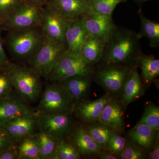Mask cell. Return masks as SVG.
I'll list each match as a JSON object with an SVG mask.
<instances>
[{
    "label": "cell",
    "instance_id": "6da1fadb",
    "mask_svg": "<svg viewBox=\"0 0 159 159\" xmlns=\"http://www.w3.org/2000/svg\"><path fill=\"white\" fill-rule=\"evenodd\" d=\"M141 39L134 31L116 26L105 43L103 55L99 62L138 66L142 53Z\"/></svg>",
    "mask_w": 159,
    "mask_h": 159
},
{
    "label": "cell",
    "instance_id": "7a4b0ae2",
    "mask_svg": "<svg viewBox=\"0 0 159 159\" xmlns=\"http://www.w3.org/2000/svg\"><path fill=\"white\" fill-rule=\"evenodd\" d=\"M47 39L41 27L9 31L6 38L7 47L15 58L29 61Z\"/></svg>",
    "mask_w": 159,
    "mask_h": 159
},
{
    "label": "cell",
    "instance_id": "3957f363",
    "mask_svg": "<svg viewBox=\"0 0 159 159\" xmlns=\"http://www.w3.org/2000/svg\"><path fill=\"white\" fill-rule=\"evenodd\" d=\"M134 67L121 64L99 62L95 66L93 80L106 93L121 98L124 85Z\"/></svg>",
    "mask_w": 159,
    "mask_h": 159
},
{
    "label": "cell",
    "instance_id": "277c9868",
    "mask_svg": "<svg viewBox=\"0 0 159 159\" xmlns=\"http://www.w3.org/2000/svg\"><path fill=\"white\" fill-rule=\"evenodd\" d=\"M13 87L24 102H32L39 97L42 90L41 77L30 67L12 64L6 70Z\"/></svg>",
    "mask_w": 159,
    "mask_h": 159
},
{
    "label": "cell",
    "instance_id": "5b68a950",
    "mask_svg": "<svg viewBox=\"0 0 159 159\" xmlns=\"http://www.w3.org/2000/svg\"><path fill=\"white\" fill-rule=\"evenodd\" d=\"M46 85L38 106V112L44 114H72L76 102L61 82Z\"/></svg>",
    "mask_w": 159,
    "mask_h": 159
},
{
    "label": "cell",
    "instance_id": "8992f818",
    "mask_svg": "<svg viewBox=\"0 0 159 159\" xmlns=\"http://www.w3.org/2000/svg\"><path fill=\"white\" fill-rule=\"evenodd\" d=\"M43 9L42 6L26 1L0 24V29L9 31L41 27Z\"/></svg>",
    "mask_w": 159,
    "mask_h": 159
},
{
    "label": "cell",
    "instance_id": "52a82bcc",
    "mask_svg": "<svg viewBox=\"0 0 159 159\" xmlns=\"http://www.w3.org/2000/svg\"><path fill=\"white\" fill-rule=\"evenodd\" d=\"M95 66L89 64L79 54L66 50L46 79L51 82H60L75 75L93 74Z\"/></svg>",
    "mask_w": 159,
    "mask_h": 159
},
{
    "label": "cell",
    "instance_id": "ba28073f",
    "mask_svg": "<svg viewBox=\"0 0 159 159\" xmlns=\"http://www.w3.org/2000/svg\"><path fill=\"white\" fill-rule=\"evenodd\" d=\"M67 49L65 42L47 38L40 48L28 61L29 67L37 72L41 77L46 79Z\"/></svg>",
    "mask_w": 159,
    "mask_h": 159
},
{
    "label": "cell",
    "instance_id": "9c48e42d",
    "mask_svg": "<svg viewBox=\"0 0 159 159\" xmlns=\"http://www.w3.org/2000/svg\"><path fill=\"white\" fill-rule=\"evenodd\" d=\"M38 113V127L55 136L58 140H68L75 127L72 114H44Z\"/></svg>",
    "mask_w": 159,
    "mask_h": 159
},
{
    "label": "cell",
    "instance_id": "30bf717a",
    "mask_svg": "<svg viewBox=\"0 0 159 159\" xmlns=\"http://www.w3.org/2000/svg\"><path fill=\"white\" fill-rule=\"evenodd\" d=\"M38 113L33 111L7 121L0 125L7 132L15 144L34 134L38 127Z\"/></svg>",
    "mask_w": 159,
    "mask_h": 159
},
{
    "label": "cell",
    "instance_id": "8fae6325",
    "mask_svg": "<svg viewBox=\"0 0 159 159\" xmlns=\"http://www.w3.org/2000/svg\"><path fill=\"white\" fill-rule=\"evenodd\" d=\"M83 17L89 34L105 44L116 26L114 24L112 15L101 14L89 8Z\"/></svg>",
    "mask_w": 159,
    "mask_h": 159
},
{
    "label": "cell",
    "instance_id": "7c38bea8",
    "mask_svg": "<svg viewBox=\"0 0 159 159\" xmlns=\"http://www.w3.org/2000/svg\"><path fill=\"white\" fill-rule=\"evenodd\" d=\"M69 21L54 9L44 6L41 27L47 38L65 42V34Z\"/></svg>",
    "mask_w": 159,
    "mask_h": 159
},
{
    "label": "cell",
    "instance_id": "4fadbf2b",
    "mask_svg": "<svg viewBox=\"0 0 159 159\" xmlns=\"http://www.w3.org/2000/svg\"><path fill=\"white\" fill-rule=\"evenodd\" d=\"M126 107L121 98L112 97L104 107L99 122L109 126L116 131L123 133L125 129Z\"/></svg>",
    "mask_w": 159,
    "mask_h": 159
},
{
    "label": "cell",
    "instance_id": "5bb4252c",
    "mask_svg": "<svg viewBox=\"0 0 159 159\" xmlns=\"http://www.w3.org/2000/svg\"><path fill=\"white\" fill-rule=\"evenodd\" d=\"M111 97L106 93L96 100H80L76 102L74 112L78 119L86 124L98 122L104 107Z\"/></svg>",
    "mask_w": 159,
    "mask_h": 159
},
{
    "label": "cell",
    "instance_id": "9a60e30c",
    "mask_svg": "<svg viewBox=\"0 0 159 159\" xmlns=\"http://www.w3.org/2000/svg\"><path fill=\"white\" fill-rule=\"evenodd\" d=\"M68 139L81 157H96L102 150L89 134L84 126L74 128Z\"/></svg>",
    "mask_w": 159,
    "mask_h": 159
},
{
    "label": "cell",
    "instance_id": "2e32d148",
    "mask_svg": "<svg viewBox=\"0 0 159 159\" xmlns=\"http://www.w3.org/2000/svg\"><path fill=\"white\" fill-rule=\"evenodd\" d=\"M89 34L83 16L70 20L65 34L67 50L79 54L81 46Z\"/></svg>",
    "mask_w": 159,
    "mask_h": 159
},
{
    "label": "cell",
    "instance_id": "e0dca14e",
    "mask_svg": "<svg viewBox=\"0 0 159 159\" xmlns=\"http://www.w3.org/2000/svg\"><path fill=\"white\" fill-rule=\"evenodd\" d=\"M45 6L54 9L69 20L83 16L89 9L86 0H47Z\"/></svg>",
    "mask_w": 159,
    "mask_h": 159
},
{
    "label": "cell",
    "instance_id": "ac0fdd59",
    "mask_svg": "<svg viewBox=\"0 0 159 159\" xmlns=\"http://www.w3.org/2000/svg\"><path fill=\"white\" fill-rule=\"evenodd\" d=\"M93 81V74H88L72 76L60 82L65 86L76 103L87 99Z\"/></svg>",
    "mask_w": 159,
    "mask_h": 159
},
{
    "label": "cell",
    "instance_id": "d6986e66",
    "mask_svg": "<svg viewBox=\"0 0 159 159\" xmlns=\"http://www.w3.org/2000/svg\"><path fill=\"white\" fill-rule=\"evenodd\" d=\"M32 111L22 99L11 96L0 99V125Z\"/></svg>",
    "mask_w": 159,
    "mask_h": 159
},
{
    "label": "cell",
    "instance_id": "ffe728a7",
    "mask_svg": "<svg viewBox=\"0 0 159 159\" xmlns=\"http://www.w3.org/2000/svg\"><path fill=\"white\" fill-rule=\"evenodd\" d=\"M129 140L148 152L159 138V131L144 123H138L127 133Z\"/></svg>",
    "mask_w": 159,
    "mask_h": 159
},
{
    "label": "cell",
    "instance_id": "44dd1931",
    "mask_svg": "<svg viewBox=\"0 0 159 159\" xmlns=\"http://www.w3.org/2000/svg\"><path fill=\"white\" fill-rule=\"evenodd\" d=\"M138 67L134 68L132 72L125 83L121 99L126 107L140 99L146 89L138 71Z\"/></svg>",
    "mask_w": 159,
    "mask_h": 159
},
{
    "label": "cell",
    "instance_id": "7402d4cb",
    "mask_svg": "<svg viewBox=\"0 0 159 159\" xmlns=\"http://www.w3.org/2000/svg\"><path fill=\"white\" fill-rule=\"evenodd\" d=\"M104 47V43L89 34L81 46L79 54L89 64L95 66L102 58Z\"/></svg>",
    "mask_w": 159,
    "mask_h": 159
},
{
    "label": "cell",
    "instance_id": "603a6c76",
    "mask_svg": "<svg viewBox=\"0 0 159 159\" xmlns=\"http://www.w3.org/2000/svg\"><path fill=\"white\" fill-rule=\"evenodd\" d=\"M141 69V76L142 82L147 89L151 85L159 75V60L156 59L152 55L141 54L138 65Z\"/></svg>",
    "mask_w": 159,
    "mask_h": 159
},
{
    "label": "cell",
    "instance_id": "cb8c5ba5",
    "mask_svg": "<svg viewBox=\"0 0 159 159\" xmlns=\"http://www.w3.org/2000/svg\"><path fill=\"white\" fill-rule=\"evenodd\" d=\"M141 21V30L138 33L140 37H146L149 41L151 48H157L159 47V24L154 21L145 17L142 9L137 11Z\"/></svg>",
    "mask_w": 159,
    "mask_h": 159
},
{
    "label": "cell",
    "instance_id": "d4e9b609",
    "mask_svg": "<svg viewBox=\"0 0 159 159\" xmlns=\"http://www.w3.org/2000/svg\"><path fill=\"white\" fill-rule=\"evenodd\" d=\"M41 159H54L59 140L53 134L43 130L35 134Z\"/></svg>",
    "mask_w": 159,
    "mask_h": 159
},
{
    "label": "cell",
    "instance_id": "484cf974",
    "mask_svg": "<svg viewBox=\"0 0 159 159\" xmlns=\"http://www.w3.org/2000/svg\"><path fill=\"white\" fill-rule=\"evenodd\" d=\"M86 125L84 126L89 134L101 150H107L110 138L114 130L99 121Z\"/></svg>",
    "mask_w": 159,
    "mask_h": 159
},
{
    "label": "cell",
    "instance_id": "4316f807",
    "mask_svg": "<svg viewBox=\"0 0 159 159\" xmlns=\"http://www.w3.org/2000/svg\"><path fill=\"white\" fill-rule=\"evenodd\" d=\"M17 146L19 159H41L35 134L22 139Z\"/></svg>",
    "mask_w": 159,
    "mask_h": 159
},
{
    "label": "cell",
    "instance_id": "83f0119b",
    "mask_svg": "<svg viewBox=\"0 0 159 159\" xmlns=\"http://www.w3.org/2000/svg\"><path fill=\"white\" fill-rule=\"evenodd\" d=\"M138 123L147 124L157 131H159V107L152 102L145 104L144 113Z\"/></svg>",
    "mask_w": 159,
    "mask_h": 159
},
{
    "label": "cell",
    "instance_id": "f1b7e54d",
    "mask_svg": "<svg viewBox=\"0 0 159 159\" xmlns=\"http://www.w3.org/2000/svg\"><path fill=\"white\" fill-rule=\"evenodd\" d=\"M90 9L101 14L112 15L116 6L127 0H86Z\"/></svg>",
    "mask_w": 159,
    "mask_h": 159
},
{
    "label": "cell",
    "instance_id": "f546056e",
    "mask_svg": "<svg viewBox=\"0 0 159 159\" xmlns=\"http://www.w3.org/2000/svg\"><path fill=\"white\" fill-rule=\"evenodd\" d=\"M147 154L145 149L128 139L125 147L119 155V159H147Z\"/></svg>",
    "mask_w": 159,
    "mask_h": 159
},
{
    "label": "cell",
    "instance_id": "4dcf8cb0",
    "mask_svg": "<svg viewBox=\"0 0 159 159\" xmlns=\"http://www.w3.org/2000/svg\"><path fill=\"white\" fill-rule=\"evenodd\" d=\"M81 157L71 143L66 140H60L54 159H79Z\"/></svg>",
    "mask_w": 159,
    "mask_h": 159
},
{
    "label": "cell",
    "instance_id": "1f68e13d",
    "mask_svg": "<svg viewBox=\"0 0 159 159\" xmlns=\"http://www.w3.org/2000/svg\"><path fill=\"white\" fill-rule=\"evenodd\" d=\"M128 139L122 133L114 130L109 141L107 150L119 157V155L125 147Z\"/></svg>",
    "mask_w": 159,
    "mask_h": 159
},
{
    "label": "cell",
    "instance_id": "d6a6232c",
    "mask_svg": "<svg viewBox=\"0 0 159 159\" xmlns=\"http://www.w3.org/2000/svg\"><path fill=\"white\" fill-rule=\"evenodd\" d=\"M28 0H0V24L18 6Z\"/></svg>",
    "mask_w": 159,
    "mask_h": 159
},
{
    "label": "cell",
    "instance_id": "836d02e7",
    "mask_svg": "<svg viewBox=\"0 0 159 159\" xmlns=\"http://www.w3.org/2000/svg\"><path fill=\"white\" fill-rule=\"evenodd\" d=\"M13 86L7 71L0 72V99L10 96Z\"/></svg>",
    "mask_w": 159,
    "mask_h": 159
},
{
    "label": "cell",
    "instance_id": "e575fe53",
    "mask_svg": "<svg viewBox=\"0 0 159 159\" xmlns=\"http://www.w3.org/2000/svg\"><path fill=\"white\" fill-rule=\"evenodd\" d=\"M14 144H16L13 142L9 134L0 126V152Z\"/></svg>",
    "mask_w": 159,
    "mask_h": 159
},
{
    "label": "cell",
    "instance_id": "d590c367",
    "mask_svg": "<svg viewBox=\"0 0 159 159\" xmlns=\"http://www.w3.org/2000/svg\"><path fill=\"white\" fill-rule=\"evenodd\" d=\"M0 159H19L17 145L14 144L0 152Z\"/></svg>",
    "mask_w": 159,
    "mask_h": 159
},
{
    "label": "cell",
    "instance_id": "8d00e7d4",
    "mask_svg": "<svg viewBox=\"0 0 159 159\" xmlns=\"http://www.w3.org/2000/svg\"><path fill=\"white\" fill-rule=\"evenodd\" d=\"M147 159H159V139H156L150 149L147 152Z\"/></svg>",
    "mask_w": 159,
    "mask_h": 159
},
{
    "label": "cell",
    "instance_id": "74e56055",
    "mask_svg": "<svg viewBox=\"0 0 159 159\" xmlns=\"http://www.w3.org/2000/svg\"><path fill=\"white\" fill-rule=\"evenodd\" d=\"M1 29H0V63L8 68V67L11 63L6 56V53L3 48V40L1 34Z\"/></svg>",
    "mask_w": 159,
    "mask_h": 159
},
{
    "label": "cell",
    "instance_id": "f35d334b",
    "mask_svg": "<svg viewBox=\"0 0 159 159\" xmlns=\"http://www.w3.org/2000/svg\"><path fill=\"white\" fill-rule=\"evenodd\" d=\"M98 158L101 159H118L119 157L107 150H101L97 156Z\"/></svg>",
    "mask_w": 159,
    "mask_h": 159
},
{
    "label": "cell",
    "instance_id": "ab89813d",
    "mask_svg": "<svg viewBox=\"0 0 159 159\" xmlns=\"http://www.w3.org/2000/svg\"><path fill=\"white\" fill-rule=\"evenodd\" d=\"M30 2L36 4L40 6L44 7L47 3V0H28Z\"/></svg>",
    "mask_w": 159,
    "mask_h": 159
},
{
    "label": "cell",
    "instance_id": "60d3db41",
    "mask_svg": "<svg viewBox=\"0 0 159 159\" xmlns=\"http://www.w3.org/2000/svg\"><path fill=\"white\" fill-rule=\"evenodd\" d=\"M157 1V0H134L135 2L139 3H144L145 2H148V1Z\"/></svg>",
    "mask_w": 159,
    "mask_h": 159
},
{
    "label": "cell",
    "instance_id": "b9f144b4",
    "mask_svg": "<svg viewBox=\"0 0 159 159\" xmlns=\"http://www.w3.org/2000/svg\"><path fill=\"white\" fill-rule=\"evenodd\" d=\"M7 68L3 66L0 63V72L1 71H6L7 70Z\"/></svg>",
    "mask_w": 159,
    "mask_h": 159
}]
</instances>
